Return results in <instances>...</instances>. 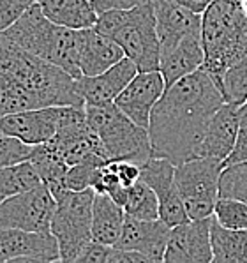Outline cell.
Instances as JSON below:
<instances>
[{
  "mask_svg": "<svg viewBox=\"0 0 247 263\" xmlns=\"http://www.w3.org/2000/svg\"><path fill=\"white\" fill-rule=\"evenodd\" d=\"M224 103L221 88L203 67L166 87L150 113L152 154L173 164L198 157L206 127Z\"/></svg>",
  "mask_w": 247,
  "mask_h": 263,
  "instance_id": "cell-1",
  "label": "cell"
},
{
  "mask_svg": "<svg viewBox=\"0 0 247 263\" xmlns=\"http://www.w3.org/2000/svg\"><path fill=\"white\" fill-rule=\"evenodd\" d=\"M62 104L85 106L76 78L0 35V117Z\"/></svg>",
  "mask_w": 247,
  "mask_h": 263,
  "instance_id": "cell-2",
  "label": "cell"
},
{
  "mask_svg": "<svg viewBox=\"0 0 247 263\" xmlns=\"http://www.w3.org/2000/svg\"><path fill=\"white\" fill-rule=\"evenodd\" d=\"M0 35L22 46L28 53L64 69L72 78L82 76L80 50L83 30L56 25L43 13L37 2Z\"/></svg>",
  "mask_w": 247,
  "mask_h": 263,
  "instance_id": "cell-3",
  "label": "cell"
},
{
  "mask_svg": "<svg viewBox=\"0 0 247 263\" xmlns=\"http://www.w3.org/2000/svg\"><path fill=\"white\" fill-rule=\"evenodd\" d=\"M203 69L222 92L224 72L247 57V16L240 0H214L201 14Z\"/></svg>",
  "mask_w": 247,
  "mask_h": 263,
  "instance_id": "cell-4",
  "label": "cell"
},
{
  "mask_svg": "<svg viewBox=\"0 0 247 263\" xmlns=\"http://www.w3.org/2000/svg\"><path fill=\"white\" fill-rule=\"evenodd\" d=\"M96 28L115 39L140 71L159 69L161 46L154 2L125 11H104L97 18Z\"/></svg>",
  "mask_w": 247,
  "mask_h": 263,
  "instance_id": "cell-5",
  "label": "cell"
},
{
  "mask_svg": "<svg viewBox=\"0 0 247 263\" xmlns=\"http://www.w3.org/2000/svg\"><path fill=\"white\" fill-rule=\"evenodd\" d=\"M85 110L88 122L99 135L110 159L135 161L143 164L148 157L154 156L148 129L129 119L115 103L101 106L87 104Z\"/></svg>",
  "mask_w": 247,
  "mask_h": 263,
  "instance_id": "cell-6",
  "label": "cell"
},
{
  "mask_svg": "<svg viewBox=\"0 0 247 263\" xmlns=\"http://www.w3.org/2000/svg\"><path fill=\"white\" fill-rule=\"evenodd\" d=\"M94 189L71 191L67 189L56 198L51 217V233L60 249V261H76L80 253L92 242V205Z\"/></svg>",
  "mask_w": 247,
  "mask_h": 263,
  "instance_id": "cell-7",
  "label": "cell"
},
{
  "mask_svg": "<svg viewBox=\"0 0 247 263\" xmlns=\"http://www.w3.org/2000/svg\"><path fill=\"white\" fill-rule=\"evenodd\" d=\"M224 161L214 157H194L175 164V182L184 200L189 219L214 216L219 200V179Z\"/></svg>",
  "mask_w": 247,
  "mask_h": 263,
  "instance_id": "cell-8",
  "label": "cell"
},
{
  "mask_svg": "<svg viewBox=\"0 0 247 263\" xmlns=\"http://www.w3.org/2000/svg\"><path fill=\"white\" fill-rule=\"evenodd\" d=\"M56 200L44 182L0 203V230L16 228L25 232H51V217Z\"/></svg>",
  "mask_w": 247,
  "mask_h": 263,
  "instance_id": "cell-9",
  "label": "cell"
},
{
  "mask_svg": "<svg viewBox=\"0 0 247 263\" xmlns=\"http://www.w3.org/2000/svg\"><path fill=\"white\" fill-rule=\"evenodd\" d=\"M141 180L156 191L159 200V219L168 226H177L189 221L187 210L175 182V164L164 157H148L141 164Z\"/></svg>",
  "mask_w": 247,
  "mask_h": 263,
  "instance_id": "cell-10",
  "label": "cell"
},
{
  "mask_svg": "<svg viewBox=\"0 0 247 263\" xmlns=\"http://www.w3.org/2000/svg\"><path fill=\"white\" fill-rule=\"evenodd\" d=\"M214 217V216H212ZM212 217L189 219L172 228L166 246V263H212Z\"/></svg>",
  "mask_w": 247,
  "mask_h": 263,
  "instance_id": "cell-11",
  "label": "cell"
},
{
  "mask_svg": "<svg viewBox=\"0 0 247 263\" xmlns=\"http://www.w3.org/2000/svg\"><path fill=\"white\" fill-rule=\"evenodd\" d=\"M50 263L60 261L59 242L51 232L0 230V263Z\"/></svg>",
  "mask_w": 247,
  "mask_h": 263,
  "instance_id": "cell-12",
  "label": "cell"
},
{
  "mask_svg": "<svg viewBox=\"0 0 247 263\" xmlns=\"http://www.w3.org/2000/svg\"><path fill=\"white\" fill-rule=\"evenodd\" d=\"M166 90L161 71H140L115 99V104L138 125L148 129L150 113Z\"/></svg>",
  "mask_w": 247,
  "mask_h": 263,
  "instance_id": "cell-13",
  "label": "cell"
},
{
  "mask_svg": "<svg viewBox=\"0 0 247 263\" xmlns=\"http://www.w3.org/2000/svg\"><path fill=\"white\" fill-rule=\"evenodd\" d=\"M60 122V106L22 110L0 117V133L14 136L27 145H39L55 136Z\"/></svg>",
  "mask_w": 247,
  "mask_h": 263,
  "instance_id": "cell-14",
  "label": "cell"
},
{
  "mask_svg": "<svg viewBox=\"0 0 247 263\" xmlns=\"http://www.w3.org/2000/svg\"><path fill=\"white\" fill-rule=\"evenodd\" d=\"M169 232H172V226L166 224L163 219L145 221L125 216L122 235L115 246L120 249L141 253L150 263H159L164 261Z\"/></svg>",
  "mask_w": 247,
  "mask_h": 263,
  "instance_id": "cell-15",
  "label": "cell"
},
{
  "mask_svg": "<svg viewBox=\"0 0 247 263\" xmlns=\"http://www.w3.org/2000/svg\"><path fill=\"white\" fill-rule=\"evenodd\" d=\"M138 72L140 69L136 64L129 57H124L120 62H117L115 66L101 74L76 78V85H78L80 96L85 101V106L87 104H92V106L111 104Z\"/></svg>",
  "mask_w": 247,
  "mask_h": 263,
  "instance_id": "cell-16",
  "label": "cell"
},
{
  "mask_svg": "<svg viewBox=\"0 0 247 263\" xmlns=\"http://www.w3.org/2000/svg\"><path fill=\"white\" fill-rule=\"evenodd\" d=\"M161 55L175 48L191 34H201V14L177 4L175 0H154Z\"/></svg>",
  "mask_w": 247,
  "mask_h": 263,
  "instance_id": "cell-17",
  "label": "cell"
},
{
  "mask_svg": "<svg viewBox=\"0 0 247 263\" xmlns=\"http://www.w3.org/2000/svg\"><path fill=\"white\" fill-rule=\"evenodd\" d=\"M240 122V106L224 103L212 117L205 136L198 147V157H214L226 161L233 152Z\"/></svg>",
  "mask_w": 247,
  "mask_h": 263,
  "instance_id": "cell-18",
  "label": "cell"
},
{
  "mask_svg": "<svg viewBox=\"0 0 247 263\" xmlns=\"http://www.w3.org/2000/svg\"><path fill=\"white\" fill-rule=\"evenodd\" d=\"M125 57L120 44L110 35L99 32L96 27L85 28L80 50L82 76H96L108 71Z\"/></svg>",
  "mask_w": 247,
  "mask_h": 263,
  "instance_id": "cell-19",
  "label": "cell"
},
{
  "mask_svg": "<svg viewBox=\"0 0 247 263\" xmlns=\"http://www.w3.org/2000/svg\"><path fill=\"white\" fill-rule=\"evenodd\" d=\"M203 62L205 50L201 34H191L182 39L175 48L161 55L159 71L166 82V87H169L184 76L193 74L194 71L201 69Z\"/></svg>",
  "mask_w": 247,
  "mask_h": 263,
  "instance_id": "cell-20",
  "label": "cell"
},
{
  "mask_svg": "<svg viewBox=\"0 0 247 263\" xmlns=\"http://www.w3.org/2000/svg\"><path fill=\"white\" fill-rule=\"evenodd\" d=\"M125 216V209L110 194L96 193L92 205V240L115 246L122 235Z\"/></svg>",
  "mask_w": 247,
  "mask_h": 263,
  "instance_id": "cell-21",
  "label": "cell"
},
{
  "mask_svg": "<svg viewBox=\"0 0 247 263\" xmlns=\"http://www.w3.org/2000/svg\"><path fill=\"white\" fill-rule=\"evenodd\" d=\"M37 4L53 23L74 30L96 27L99 18L90 0H37Z\"/></svg>",
  "mask_w": 247,
  "mask_h": 263,
  "instance_id": "cell-22",
  "label": "cell"
},
{
  "mask_svg": "<svg viewBox=\"0 0 247 263\" xmlns=\"http://www.w3.org/2000/svg\"><path fill=\"white\" fill-rule=\"evenodd\" d=\"M214 263H247V228L230 230L212 217Z\"/></svg>",
  "mask_w": 247,
  "mask_h": 263,
  "instance_id": "cell-23",
  "label": "cell"
},
{
  "mask_svg": "<svg viewBox=\"0 0 247 263\" xmlns=\"http://www.w3.org/2000/svg\"><path fill=\"white\" fill-rule=\"evenodd\" d=\"M41 182L43 180L39 177L37 170L30 161L0 168V203L6 201L7 198L14 196V194L35 187Z\"/></svg>",
  "mask_w": 247,
  "mask_h": 263,
  "instance_id": "cell-24",
  "label": "cell"
},
{
  "mask_svg": "<svg viewBox=\"0 0 247 263\" xmlns=\"http://www.w3.org/2000/svg\"><path fill=\"white\" fill-rule=\"evenodd\" d=\"M125 214L138 219L154 221L159 219V200L156 191L145 180H138L129 187L127 201L124 205Z\"/></svg>",
  "mask_w": 247,
  "mask_h": 263,
  "instance_id": "cell-25",
  "label": "cell"
},
{
  "mask_svg": "<svg viewBox=\"0 0 247 263\" xmlns=\"http://www.w3.org/2000/svg\"><path fill=\"white\" fill-rule=\"evenodd\" d=\"M219 198H233L247 203V161L224 164L219 179Z\"/></svg>",
  "mask_w": 247,
  "mask_h": 263,
  "instance_id": "cell-26",
  "label": "cell"
},
{
  "mask_svg": "<svg viewBox=\"0 0 247 263\" xmlns=\"http://www.w3.org/2000/svg\"><path fill=\"white\" fill-rule=\"evenodd\" d=\"M222 96L226 103L242 104L247 101V57L233 64L222 78Z\"/></svg>",
  "mask_w": 247,
  "mask_h": 263,
  "instance_id": "cell-27",
  "label": "cell"
},
{
  "mask_svg": "<svg viewBox=\"0 0 247 263\" xmlns=\"http://www.w3.org/2000/svg\"><path fill=\"white\" fill-rule=\"evenodd\" d=\"M214 219L230 230L247 228V203L233 198H219L214 209Z\"/></svg>",
  "mask_w": 247,
  "mask_h": 263,
  "instance_id": "cell-28",
  "label": "cell"
},
{
  "mask_svg": "<svg viewBox=\"0 0 247 263\" xmlns=\"http://www.w3.org/2000/svg\"><path fill=\"white\" fill-rule=\"evenodd\" d=\"M32 151H34V145H27L14 136L0 133V168L28 161Z\"/></svg>",
  "mask_w": 247,
  "mask_h": 263,
  "instance_id": "cell-29",
  "label": "cell"
},
{
  "mask_svg": "<svg viewBox=\"0 0 247 263\" xmlns=\"http://www.w3.org/2000/svg\"><path fill=\"white\" fill-rule=\"evenodd\" d=\"M103 163H80L69 168L66 177V187L71 191H83V189L92 187L96 170Z\"/></svg>",
  "mask_w": 247,
  "mask_h": 263,
  "instance_id": "cell-30",
  "label": "cell"
},
{
  "mask_svg": "<svg viewBox=\"0 0 247 263\" xmlns=\"http://www.w3.org/2000/svg\"><path fill=\"white\" fill-rule=\"evenodd\" d=\"M37 0H0V34L14 25Z\"/></svg>",
  "mask_w": 247,
  "mask_h": 263,
  "instance_id": "cell-31",
  "label": "cell"
},
{
  "mask_svg": "<svg viewBox=\"0 0 247 263\" xmlns=\"http://www.w3.org/2000/svg\"><path fill=\"white\" fill-rule=\"evenodd\" d=\"M240 161H247V101L240 106V122H238V135L237 143H235L233 152L224 161V164L240 163Z\"/></svg>",
  "mask_w": 247,
  "mask_h": 263,
  "instance_id": "cell-32",
  "label": "cell"
},
{
  "mask_svg": "<svg viewBox=\"0 0 247 263\" xmlns=\"http://www.w3.org/2000/svg\"><path fill=\"white\" fill-rule=\"evenodd\" d=\"M90 2L96 7L97 14H101L110 9H132V7L143 6V4L154 2V0H90Z\"/></svg>",
  "mask_w": 247,
  "mask_h": 263,
  "instance_id": "cell-33",
  "label": "cell"
},
{
  "mask_svg": "<svg viewBox=\"0 0 247 263\" xmlns=\"http://www.w3.org/2000/svg\"><path fill=\"white\" fill-rule=\"evenodd\" d=\"M175 2L180 4V6H184V7H187V9L194 11V13L203 14L205 9L214 2V0H175Z\"/></svg>",
  "mask_w": 247,
  "mask_h": 263,
  "instance_id": "cell-34",
  "label": "cell"
},
{
  "mask_svg": "<svg viewBox=\"0 0 247 263\" xmlns=\"http://www.w3.org/2000/svg\"><path fill=\"white\" fill-rule=\"evenodd\" d=\"M240 7H242V11H244V14L247 16V0H240Z\"/></svg>",
  "mask_w": 247,
  "mask_h": 263,
  "instance_id": "cell-35",
  "label": "cell"
}]
</instances>
